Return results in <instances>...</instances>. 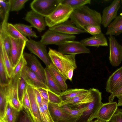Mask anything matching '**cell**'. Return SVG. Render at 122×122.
<instances>
[{
	"label": "cell",
	"instance_id": "1",
	"mask_svg": "<svg viewBox=\"0 0 122 122\" xmlns=\"http://www.w3.org/2000/svg\"><path fill=\"white\" fill-rule=\"evenodd\" d=\"M70 18L72 23L81 29L86 25L101 26L102 23L100 13L86 5L74 10Z\"/></svg>",
	"mask_w": 122,
	"mask_h": 122
},
{
	"label": "cell",
	"instance_id": "2",
	"mask_svg": "<svg viewBox=\"0 0 122 122\" xmlns=\"http://www.w3.org/2000/svg\"><path fill=\"white\" fill-rule=\"evenodd\" d=\"M52 62L64 77L68 79L67 73L69 70L77 67L75 55L63 54L55 50L49 48L48 52Z\"/></svg>",
	"mask_w": 122,
	"mask_h": 122
},
{
	"label": "cell",
	"instance_id": "3",
	"mask_svg": "<svg viewBox=\"0 0 122 122\" xmlns=\"http://www.w3.org/2000/svg\"><path fill=\"white\" fill-rule=\"evenodd\" d=\"M73 11L70 6L60 3L50 15L45 17L46 26L51 27L67 21Z\"/></svg>",
	"mask_w": 122,
	"mask_h": 122
},
{
	"label": "cell",
	"instance_id": "4",
	"mask_svg": "<svg viewBox=\"0 0 122 122\" xmlns=\"http://www.w3.org/2000/svg\"><path fill=\"white\" fill-rule=\"evenodd\" d=\"M94 96L93 101L86 105L87 110L83 115L77 121L78 122H90L103 103L102 102V92L98 89L92 88Z\"/></svg>",
	"mask_w": 122,
	"mask_h": 122
},
{
	"label": "cell",
	"instance_id": "5",
	"mask_svg": "<svg viewBox=\"0 0 122 122\" xmlns=\"http://www.w3.org/2000/svg\"><path fill=\"white\" fill-rule=\"evenodd\" d=\"M19 75L12 77L9 84L6 86L7 102H9L13 108L20 112L23 107L18 97L17 86Z\"/></svg>",
	"mask_w": 122,
	"mask_h": 122
},
{
	"label": "cell",
	"instance_id": "6",
	"mask_svg": "<svg viewBox=\"0 0 122 122\" xmlns=\"http://www.w3.org/2000/svg\"><path fill=\"white\" fill-rule=\"evenodd\" d=\"M76 38L74 35L62 33L48 30L41 36L40 41L46 45L54 44L58 46L65 42L74 40Z\"/></svg>",
	"mask_w": 122,
	"mask_h": 122
},
{
	"label": "cell",
	"instance_id": "7",
	"mask_svg": "<svg viewBox=\"0 0 122 122\" xmlns=\"http://www.w3.org/2000/svg\"><path fill=\"white\" fill-rule=\"evenodd\" d=\"M60 3V0H34L30 4L32 10L45 17L50 15Z\"/></svg>",
	"mask_w": 122,
	"mask_h": 122
},
{
	"label": "cell",
	"instance_id": "8",
	"mask_svg": "<svg viewBox=\"0 0 122 122\" xmlns=\"http://www.w3.org/2000/svg\"><path fill=\"white\" fill-rule=\"evenodd\" d=\"M26 46L31 53L40 59L47 67L48 66L52 63L46 45L40 41H36L30 39L26 42Z\"/></svg>",
	"mask_w": 122,
	"mask_h": 122
},
{
	"label": "cell",
	"instance_id": "9",
	"mask_svg": "<svg viewBox=\"0 0 122 122\" xmlns=\"http://www.w3.org/2000/svg\"><path fill=\"white\" fill-rule=\"evenodd\" d=\"M58 51L63 54L75 55L83 53H89L90 49L80 41L74 40L66 41L58 46Z\"/></svg>",
	"mask_w": 122,
	"mask_h": 122
},
{
	"label": "cell",
	"instance_id": "10",
	"mask_svg": "<svg viewBox=\"0 0 122 122\" xmlns=\"http://www.w3.org/2000/svg\"><path fill=\"white\" fill-rule=\"evenodd\" d=\"M109 46V60L112 66H119L122 61V45L117 42L115 37L110 35L108 37Z\"/></svg>",
	"mask_w": 122,
	"mask_h": 122
},
{
	"label": "cell",
	"instance_id": "11",
	"mask_svg": "<svg viewBox=\"0 0 122 122\" xmlns=\"http://www.w3.org/2000/svg\"><path fill=\"white\" fill-rule=\"evenodd\" d=\"M48 108L54 122H76L77 120L57 104L49 102Z\"/></svg>",
	"mask_w": 122,
	"mask_h": 122
},
{
	"label": "cell",
	"instance_id": "12",
	"mask_svg": "<svg viewBox=\"0 0 122 122\" xmlns=\"http://www.w3.org/2000/svg\"><path fill=\"white\" fill-rule=\"evenodd\" d=\"M23 55L27 62L26 66L46 85L45 69L36 57L33 54L26 53H24Z\"/></svg>",
	"mask_w": 122,
	"mask_h": 122
},
{
	"label": "cell",
	"instance_id": "13",
	"mask_svg": "<svg viewBox=\"0 0 122 122\" xmlns=\"http://www.w3.org/2000/svg\"><path fill=\"white\" fill-rule=\"evenodd\" d=\"M89 92L86 94L76 96L63 101L60 104V107L66 106L73 108H79L92 101L94 96L92 88L89 89Z\"/></svg>",
	"mask_w": 122,
	"mask_h": 122
},
{
	"label": "cell",
	"instance_id": "14",
	"mask_svg": "<svg viewBox=\"0 0 122 122\" xmlns=\"http://www.w3.org/2000/svg\"><path fill=\"white\" fill-rule=\"evenodd\" d=\"M11 42L10 60L13 68L16 66L23 54L26 41L10 37Z\"/></svg>",
	"mask_w": 122,
	"mask_h": 122
},
{
	"label": "cell",
	"instance_id": "15",
	"mask_svg": "<svg viewBox=\"0 0 122 122\" xmlns=\"http://www.w3.org/2000/svg\"><path fill=\"white\" fill-rule=\"evenodd\" d=\"M120 0H115L109 6L104 8L102 16V23L105 28L107 27L112 21L117 16L120 7Z\"/></svg>",
	"mask_w": 122,
	"mask_h": 122
},
{
	"label": "cell",
	"instance_id": "16",
	"mask_svg": "<svg viewBox=\"0 0 122 122\" xmlns=\"http://www.w3.org/2000/svg\"><path fill=\"white\" fill-rule=\"evenodd\" d=\"M117 103L116 102L103 103L94 118H97L107 122L111 119L117 110Z\"/></svg>",
	"mask_w": 122,
	"mask_h": 122
},
{
	"label": "cell",
	"instance_id": "17",
	"mask_svg": "<svg viewBox=\"0 0 122 122\" xmlns=\"http://www.w3.org/2000/svg\"><path fill=\"white\" fill-rule=\"evenodd\" d=\"M44 17L32 10L27 12L25 20L29 23L32 27L41 32L45 30L46 26Z\"/></svg>",
	"mask_w": 122,
	"mask_h": 122
},
{
	"label": "cell",
	"instance_id": "18",
	"mask_svg": "<svg viewBox=\"0 0 122 122\" xmlns=\"http://www.w3.org/2000/svg\"><path fill=\"white\" fill-rule=\"evenodd\" d=\"M122 86V66L116 70L109 77L105 89L111 93Z\"/></svg>",
	"mask_w": 122,
	"mask_h": 122
},
{
	"label": "cell",
	"instance_id": "19",
	"mask_svg": "<svg viewBox=\"0 0 122 122\" xmlns=\"http://www.w3.org/2000/svg\"><path fill=\"white\" fill-rule=\"evenodd\" d=\"M49 30L64 34L70 35L86 32L84 30L77 27L72 23L70 21L68 20L52 27H50Z\"/></svg>",
	"mask_w": 122,
	"mask_h": 122
},
{
	"label": "cell",
	"instance_id": "20",
	"mask_svg": "<svg viewBox=\"0 0 122 122\" xmlns=\"http://www.w3.org/2000/svg\"><path fill=\"white\" fill-rule=\"evenodd\" d=\"M21 74L29 85L33 87L42 88L48 89L46 84L35 73L26 66L23 68Z\"/></svg>",
	"mask_w": 122,
	"mask_h": 122
},
{
	"label": "cell",
	"instance_id": "21",
	"mask_svg": "<svg viewBox=\"0 0 122 122\" xmlns=\"http://www.w3.org/2000/svg\"><path fill=\"white\" fill-rule=\"evenodd\" d=\"M27 91L29 97L32 115V118L34 122H42L38 105L36 102L33 87L30 85L28 87Z\"/></svg>",
	"mask_w": 122,
	"mask_h": 122
},
{
	"label": "cell",
	"instance_id": "22",
	"mask_svg": "<svg viewBox=\"0 0 122 122\" xmlns=\"http://www.w3.org/2000/svg\"><path fill=\"white\" fill-rule=\"evenodd\" d=\"M80 42L86 46L98 47L108 45L107 39L104 34L102 33L82 40Z\"/></svg>",
	"mask_w": 122,
	"mask_h": 122
},
{
	"label": "cell",
	"instance_id": "23",
	"mask_svg": "<svg viewBox=\"0 0 122 122\" xmlns=\"http://www.w3.org/2000/svg\"><path fill=\"white\" fill-rule=\"evenodd\" d=\"M122 33V12L116 17L107 27L105 34L118 36Z\"/></svg>",
	"mask_w": 122,
	"mask_h": 122
},
{
	"label": "cell",
	"instance_id": "24",
	"mask_svg": "<svg viewBox=\"0 0 122 122\" xmlns=\"http://www.w3.org/2000/svg\"><path fill=\"white\" fill-rule=\"evenodd\" d=\"M57 83L62 92L67 90L66 80L52 62L47 67Z\"/></svg>",
	"mask_w": 122,
	"mask_h": 122
},
{
	"label": "cell",
	"instance_id": "25",
	"mask_svg": "<svg viewBox=\"0 0 122 122\" xmlns=\"http://www.w3.org/2000/svg\"><path fill=\"white\" fill-rule=\"evenodd\" d=\"M46 76V85L48 89L58 95L62 92L59 86L50 72L48 67L45 68Z\"/></svg>",
	"mask_w": 122,
	"mask_h": 122
},
{
	"label": "cell",
	"instance_id": "26",
	"mask_svg": "<svg viewBox=\"0 0 122 122\" xmlns=\"http://www.w3.org/2000/svg\"><path fill=\"white\" fill-rule=\"evenodd\" d=\"M89 89L75 88L67 90L62 92L60 96L63 101L88 93Z\"/></svg>",
	"mask_w": 122,
	"mask_h": 122
},
{
	"label": "cell",
	"instance_id": "27",
	"mask_svg": "<svg viewBox=\"0 0 122 122\" xmlns=\"http://www.w3.org/2000/svg\"><path fill=\"white\" fill-rule=\"evenodd\" d=\"M0 51L2 53L3 62L9 77L12 76L14 68L11 61L2 42H0Z\"/></svg>",
	"mask_w": 122,
	"mask_h": 122
},
{
	"label": "cell",
	"instance_id": "28",
	"mask_svg": "<svg viewBox=\"0 0 122 122\" xmlns=\"http://www.w3.org/2000/svg\"><path fill=\"white\" fill-rule=\"evenodd\" d=\"M6 32L8 35L15 39H20L27 41L28 40L25 36L22 34L14 25L8 23L6 27Z\"/></svg>",
	"mask_w": 122,
	"mask_h": 122
},
{
	"label": "cell",
	"instance_id": "29",
	"mask_svg": "<svg viewBox=\"0 0 122 122\" xmlns=\"http://www.w3.org/2000/svg\"><path fill=\"white\" fill-rule=\"evenodd\" d=\"M61 107L68 113L77 119V121L83 115L87 108L86 105L82 107L76 108H71L66 106Z\"/></svg>",
	"mask_w": 122,
	"mask_h": 122
},
{
	"label": "cell",
	"instance_id": "30",
	"mask_svg": "<svg viewBox=\"0 0 122 122\" xmlns=\"http://www.w3.org/2000/svg\"><path fill=\"white\" fill-rule=\"evenodd\" d=\"M15 26L23 35L28 37H38L36 33L32 30L31 25H28L22 24H16L14 25Z\"/></svg>",
	"mask_w": 122,
	"mask_h": 122
},
{
	"label": "cell",
	"instance_id": "31",
	"mask_svg": "<svg viewBox=\"0 0 122 122\" xmlns=\"http://www.w3.org/2000/svg\"><path fill=\"white\" fill-rule=\"evenodd\" d=\"M10 80L4 63L2 53L0 51V85L7 86Z\"/></svg>",
	"mask_w": 122,
	"mask_h": 122
},
{
	"label": "cell",
	"instance_id": "32",
	"mask_svg": "<svg viewBox=\"0 0 122 122\" xmlns=\"http://www.w3.org/2000/svg\"><path fill=\"white\" fill-rule=\"evenodd\" d=\"M0 86V118H2L8 102L6 86Z\"/></svg>",
	"mask_w": 122,
	"mask_h": 122
},
{
	"label": "cell",
	"instance_id": "33",
	"mask_svg": "<svg viewBox=\"0 0 122 122\" xmlns=\"http://www.w3.org/2000/svg\"><path fill=\"white\" fill-rule=\"evenodd\" d=\"M60 3L70 6L75 10L87 4L91 3L90 0H60Z\"/></svg>",
	"mask_w": 122,
	"mask_h": 122
},
{
	"label": "cell",
	"instance_id": "34",
	"mask_svg": "<svg viewBox=\"0 0 122 122\" xmlns=\"http://www.w3.org/2000/svg\"><path fill=\"white\" fill-rule=\"evenodd\" d=\"M28 86L21 73L18 83L17 92L19 99L21 104L24 96Z\"/></svg>",
	"mask_w": 122,
	"mask_h": 122
},
{
	"label": "cell",
	"instance_id": "35",
	"mask_svg": "<svg viewBox=\"0 0 122 122\" xmlns=\"http://www.w3.org/2000/svg\"><path fill=\"white\" fill-rule=\"evenodd\" d=\"M0 42L2 43L6 53L10 59L11 42L10 37L8 35L7 33L2 37H0Z\"/></svg>",
	"mask_w": 122,
	"mask_h": 122
},
{
	"label": "cell",
	"instance_id": "36",
	"mask_svg": "<svg viewBox=\"0 0 122 122\" xmlns=\"http://www.w3.org/2000/svg\"><path fill=\"white\" fill-rule=\"evenodd\" d=\"M26 64L27 62L23 54L17 65L14 68L12 76H14L21 73L23 68L26 66Z\"/></svg>",
	"mask_w": 122,
	"mask_h": 122
},
{
	"label": "cell",
	"instance_id": "37",
	"mask_svg": "<svg viewBox=\"0 0 122 122\" xmlns=\"http://www.w3.org/2000/svg\"><path fill=\"white\" fill-rule=\"evenodd\" d=\"M28 0H11V11H17L21 10L24 8L25 4Z\"/></svg>",
	"mask_w": 122,
	"mask_h": 122
},
{
	"label": "cell",
	"instance_id": "38",
	"mask_svg": "<svg viewBox=\"0 0 122 122\" xmlns=\"http://www.w3.org/2000/svg\"><path fill=\"white\" fill-rule=\"evenodd\" d=\"M83 29L93 36L102 33L101 26L92 25H86L83 26Z\"/></svg>",
	"mask_w": 122,
	"mask_h": 122
},
{
	"label": "cell",
	"instance_id": "39",
	"mask_svg": "<svg viewBox=\"0 0 122 122\" xmlns=\"http://www.w3.org/2000/svg\"><path fill=\"white\" fill-rule=\"evenodd\" d=\"M47 92L49 102L59 105L63 101L60 95H58L48 89H47Z\"/></svg>",
	"mask_w": 122,
	"mask_h": 122
},
{
	"label": "cell",
	"instance_id": "40",
	"mask_svg": "<svg viewBox=\"0 0 122 122\" xmlns=\"http://www.w3.org/2000/svg\"><path fill=\"white\" fill-rule=\"evenodd\" d=\"M23 108V110H21L19 122H34L28 111Z\"/></svg>",
	"mask_w": 122,
	"mask_h": 122
},
{
	"label": "cell",
	"instance_id": "41",
	"mask_svg": "<svg viewBox=\"0 0 122 122\" xmlns=\"http://www.w3.org/2000/svg\"><path fill=\"white\" fill-rule=\"evenodd\" d=\"M22 104L23 108L28 111L32 117V112L31 110L30 101L27 90L24 96Z\"/></svg>",
	"mask_w": 122,
	"mask_h": 122
},
{
	"label": "cell",
	"instance_id": "42",
	"mask_svg": "<svg viewBox=\"0 0 122 122\" xmlns=\"http://www.w3.org/2000/svg\"><path fill=\"white\" fill-rule=\"evenodd\" d=\"M107 122H122V109H117L111 119Z\"/></svg>",
	"mask_w": 122,
	"mask_h": 122
},
{
	"label": "cell",
	"instance_id": "43",
	"mask_svg": "<svg viewBox=\"0 0 122 122\" xmlns=\"http://www.w3.org/2000/svg\"><path fill=\"white\" fill-rule=\"evenodd\" d=\"M0 6L3 9L5 14L8 11H10L11 9V0L7 1L5 0H0Z\"/></svg>",
	"mask_w": 122,
	"mask_h": 122
},
{
	"label": "cell",
	"instance_id": "44",
	"mask_svg": "<svg viewBox=\"0 0 122 122\" xmlns=\"http://www.w3.org/2000/svg\"><path fill=\"white\" fill-rule=\"evenodd\" d=\"M40 117L42 122H52L45 112L42 105H38Z\"/></svg>",
	"mask_w": 122,
	"mask_h": 122
},
{
	"label": "cell",
	"instance_id": "45",
	"mask_svg": "<svg viewBox=\"0 0 122 122\" xmlns=\"http://www.w3.org/2000/svg\"><path fill=\"white\" fill-rule=\"evenodd\" d=\"M12 107L11 106L9 102H8L2 118L4 120L7 122L8 117L12 112Z\"/></svg>",
	"mask_w": 122,
	"mask_h": 122
},
{
	"label": "cell",
	"instance_id": "46",
	"mask_svg": "<svg viewBox=\"0 0 122 122\" xmlns=\"http://www.w3.org/2000/svg\"><path fill=\"white\" fill-rule=\"evenodd\" d=\"M19 112L15 109L12 108V112L8 118L7 122H16Z\"/></svg>",
	"mask_w": 122,
	"mask_h": 122
},
{
	"label": "cell",
	"instance_id": "47",
	"mask_svg": "<svg viewBox=\"0 0 122 122\" xmlns=\"http://www.w3.org/2000/svg\"><path fill=\"white\" fill-rule=\"evenodd\" d=\"M39 92L42 99L49 102L47 89L40 87L36 88Z\"/></svg>",
	"mask_w": 122,
	"mask_h": 122
},
{
	"label": "cell",
	"instance_id": "48",
	"mask_svg": "<svg viewBox=\"0 0 122 122\" xmlns=\"http://www.w3.org/2000/svg\"><path fill=\"white\" fill-rule=\"evenodd\" d=\"M122 94V86L114 92L111 94L109 97V102H113L114 98Z\"/></svg>",
	"mask_w": 122,
	"mask_h": 122
},
{
	"label": "cell",
	"instance_id": "49",
	"mask_svg": "<svg viewBox=\"0 0 122 122\" xmlns=\"http://www.w3.org/2000/svg\"><path fill=\"white\" fill-rule=\"evenodd\" d=\"M33 87L35 97L38 105H42V99L40 94L37 90L35 87Z\"/></svg>",
	"mask_w": 122,
	"mask_h": 122
},
{
	"label": "cell",
	"instance_id": "50",
	"mask_svg": "<svg viewBox=\"0 0 122 122\" xmlns=\"http://www.w3.org/2000/svg\"><path fill=\"white\" fill-rule=\"evenodd\" d=\"M74 69H71L69 70L67 73V76L68 79L70 81H72L73 76V71Z\"/></svg>",
	"mask_w": 122,
	"mask_h": 122
},
{
	"label": "cell",
	"instance_id": "51",
	"mask_svg": "<svg viewBox=\"0 0 122 122\" xmlns=\"http://www.w3.org/2000/svg\"><path fill=\"white\" fill-rule=\"evenodd\" d=\"M5 14L3 8L0 6V17L3 20L4 19Z\"/></svg>",
	"mask_w": 122,
	"mask_h": 122
},
{
	"label": "cell",
	"instance_id": "52",
	"mask_svg": "<svg viewBox=\"0 0 122 122\" xmlns=\"http://www.w3.org/2000/svg\"><path fill=\"white\" fill-rule=\"evenodd\" d=\"M117 97L118 99V102L117 103L118 107L122 106V94L118 96Z\"/></svg>",
	"mask_w": 122,
	"mask_h": 122
},
{
	"label": "cell",
	"instance_id": "53",
	"mask_svg": "<svg viewBox=\"0 0 122 122\" xmlns=\"http://www.w3.org/2000/svg\"><path fill=\"white\" fill-rule=\"evenodd\" d=\"M105 122L102 121L99 119H97L94 121L91 122Z\"/></svg>",
	"mask_w": 122,
	"mask_h": 122
},
{
	"label": "cell",
	"instance_id": "54",
	"mask_svg": "<svg viewBox=\"0 0 122 122\" xmlns=\"http://www.w3.org/2000/svg\"><path fill=\"white\" fill-rule=\"evenodd\" d=\"M0 122H7L4 120L3 118H0Z\"/></svg>",
	"mask_w": 122,
	"mask_h": 122
},
{
	"label": "cell",
	"instance_id": "55",
	"mask_svg": "<svg viewBox=\"0 0 122 122\" xmlns=\"http://www.w3.org/2000/svg\"><path fill=\"white\" fill-rule=\"evenodd\" d=\"M121 3H122V0H121Z\"/></svg>",
	"mask_w": 122,
	"mask_h": 122
}]
</instances>
